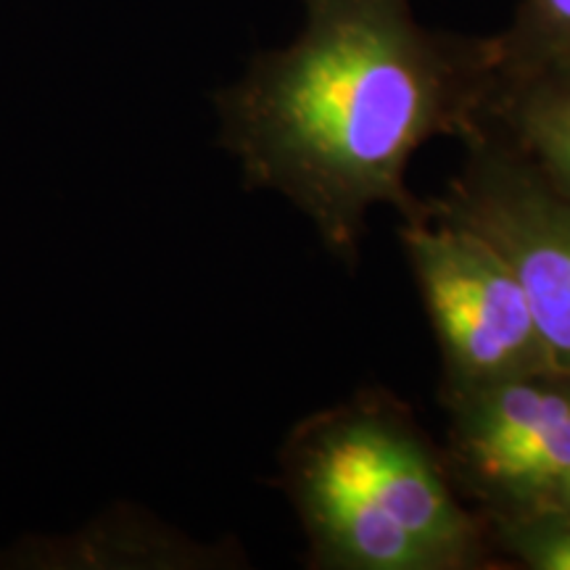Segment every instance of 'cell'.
<instances>
[{
	"instance_id": "30bf717a",
	"label": "cell",
	"mask_w": 570,
	"mask_h": 570,
	"mask_svg": "<svg viewBox=\"0 0 570 570\" xmlns=\"http://www.w3.org/2000/svg\"><path fill=\"white\" fill-rule=\"evenodd\" d=\"M550 504H560V508H566V510H570V483L566 489L560 491L558 494V499H554V502H550Z\"/></svg>"
},
{
	"instance_id": "6da1fadb",
	"label": "cell",
	"mask_w": 570,
	"mask_h": 570,
	"mask_svg": "<svg viewBox=\"0 0 570 570\" xmlns=\"http://www.w3.org/2000/svg\"><path fill=\"white\" fill-rule=\"evenodd\" d=\"M294 42L214 96L219 146L246 188L285 198L354 267L367 214H425L407 167L433 138L473 140L499 82L494 38L423 27L412 0H302Z\"/></svg>"
},
{
	"instance_id": "ba28073f",
	"label": "cell",
	"mask_w": 570,
	"mask_h": 570,
	"mask_svg": "<svg viewBox=\"0 0 570 570\" xmlns=\"http://www.w3.org/2000/svg\"><path fill=\"white\" fill-rule=\"evenodd\" d=\"M491 537L518 566L570 570V510L560 504L491 515Z\"/></svg>"
},
{
	"instance_id": "52a82bcc",
	"label": "cell",
	"mask_w": 570,
	"mask_h": 570,
	"mask_svg": "<svg viewBox=\"0 0 570 570\" xmlns=\"http://www.w3.org/2000/svg\"><path fill=\"white\" fill-rule=\"evenodd\" d=\"M487 125L570 194V59L499 67Z\"/></svg>"
},
{
	"instance_id": "3957f363",
	"label": "cell",
	"mask_w": 570,
	"mask_h": 570,
	"mask_svg": "<svg viewBox=\"0 0 570 570\" xmlns=\"http://www.w3.org/2000/svg\"><path fill=\"white\" fill-rule=\"evenodd\" d=\"M402 246L436 336L444 391L554 367L529 296L487 238L425 206L404 219Z\"/></svg>"
},
{
	"instance_id": "5b68a950",
	"label": "cell",
	"mask_w": 570,
	"mask_h": 570,
	"mask_svg": "<svg viewBox=\"0 0 570 570\" xmlns=\"http://www.w3.org/2000/svg\"><path fill=\"white\" fill-rule=\"evenodd\" d=\"M460 487L487 518L550 504L570 483V373L537 370L444 391Z\"/></svg>"
},
{
	"instance_id": "8992f818",
	"label": "cell",
	"mask_w": 570,
	"mask_h": 570,
	"mask_svg": "<svg viewBox=\"0 0 570 570\" xmlns=\"http://www.w3.org/2000/svg\"><path fill=\"white\" fill-rule=\"evenodd\" d=\"M244 554L227 541L206 544L135 504H114L59 537H21L0 550L13 570H214Z\"/></svg>"
},
{
	"instance_id": "277c9868",
	"label": "cell",
	"mask_w": 570,
	"mask_h": 570,
	"mask_svg": "<svg viewBox=\"0 0 570 570\" xmlns=\"http://www.w3.org/2000/svg\"><path fill=\"white\" fill-rule=\"evenodd\" d=\"M428 212L487 238L529 296L552 365L570 373V194L487 125Z\"/></svg>"
},
{
	"instance_id": "7a4b0ae2",
	"label": "cell",
	"mask_w": 570,
	"mask_h": 570,
	"mask_svg": "<svg viewBox=\"0 0 570 570\" xmlns=\"http://www.w3.org/2000/svg\"><path fill=\"white\" fill-rule=\"evenodd\" d=\"M281 487L320 570H465L487 531L439 452L386 394H356L294 425Z\"/></svg>"
},
{
	"instance_id": "9c48e42d",
	"label": "cell",
	"mask_w": 570,
	"mask_h": 570,
	"mask_svg": "<svg viewBox=\"0 0 570 570\" xmlns=\"http://www.w3.org/2000/svg\"><path fill=\"white\" fill-rule=\"evenodd\" d=\"M502 69L570 59V0H518L508 30L494 35Z\"/></svg>"
}]
</instances>
